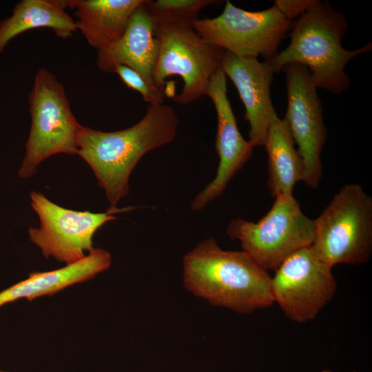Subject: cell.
<instances>
[{
    "label": "cell",
    "mask_w": 372,
    "mask_h": 372,
    "mask_svg": "<svg viewBox=\"0 0 372 372\" xmlns=\"http://www.w3.org/2000/svg\"><path fill=\"white\" fill-rule=\"evenodd\" d=\"M113 73H116L128 87L138 92L149 105L161 104L143 78L133 69L125 65H116Z\"/></svg>",
    "instance_id": "20"
},
{
    "label": "cell",
    "mask_w": 372,
    "mask_h": 372,
    "mask_svg": "<svg viewBox=\"0 0 372 372\" xmlns=\"http://www.w3.org/2000/svg\"><path fill=\"white\" fill-rule=\"evenodd\" d=\"M159 54L153 79L166 96V79L178 76L183 81L175 103L187 105L205 96L212 76L220 68L225 50L202 38L193 27L154 22Z\"/></svg>",
    "instance_id": "7"
},
{
    "label": "cell",
    "mask_w": 372,
    "mask_h": 372,
    "mask_svg": "<svg viewBox=\"0 0 372 372\" xmlns=\"http://www.w3.org/2000/svg\"><path fill=\"white\" fill-rule=\"evenodd\" d=\"M143 3L134 12L123 36L115 43L96 53V66L113 73L116 65H125L138 72L145 81L160 103L165 94L156 87L153 74L159 54V41L155 25Z\"/></svg>",
    "instance_id": "14"
},
{
    "label": "cell",
    "mask_w": 372,
    "mask_h": 372,
    "mask_svg": "<svg viewBox=\"0 0 372 372\" xmlns=\"http://www.w3.org/2000/svg\"><path fill=\"white\" fill-rule=\"evenodd\" d=\"M144 0H65L74 10L77 30L97 52L105 50L124 34L134 12Z\"/></svg>",
    "instance_id": "16"
},
{
    "label": "cell",
    "mask_w": 372,
    "mask_h": 372,
    "mask_svg": "<svg viewBox=\"0 0 372 372\" xmlns=\"http://www.w3.org/2000/svg\"><path fill=\"white\" fill-rule=\"evenodd\" d=\"M31 206L40 220L39 228H30L31 242L46 258L70 265L84 258L93 247L94 234L106 223L116 219L115 213L134 207L109 208L105 212L76 211L56 205L37 192L30 193Z\"/></svg>",
    "instance_id": "9"
},
{
    "label": "cell",
    "mask_w": 372,
    "mask_h": 372,
    "mask_svg": "<svg viewBox=\"0 0 372 372\" xmlns=\"http://www.w3.org/2000/svg\"><path fill=\"white\" fill-rule=\"evenodd\" d=\"M322 372H331V371H329V370H324V371H322Z\"/></svg>",
    "instance_id": "22"
},
{
    "label": "cell",
    "mask_w": 372,
    "mask_h": 372,
    "mask_svg": "<svg viewBox=\"0 0 372 372\" xmlns=\"http://www.w3.org/2000/svg\"><path fill=\"white\" fill-rule=\"evenodd\" d=\"M179 120L172 107L149 105L144 116L128 128L102 132L83 125L78 134V152L104 189L110 208L129 193V178L148 152L174 141Z\"/></svg>",
    "instance_id": "1"
},
{
    "label": "cell",
    "mask_w": 372,
    "mask_h": 372,
    "mask_svg": "<svg viewBox=\"0 0 372 372\" xmlns=\"http://www.w3.org/2000/svg\"><path fill=\"white\" fill-rule=\"evenodd\" d=\"M318 0H276L273 6L287 18L291 21L302 15Z\"/></svg>",
    "instance_id": "21"
},
{
    "label": "cell",
    "mask_w": 372,
    "mask_h": 372,
    "mask_svg": "<svg viewBox=\"0 0 372 372\" xmlns=\"http://www.w3.org/2000/svg\"><path fill=\"white\" fill-rule=\"evenodd\" d=\"M220 68L233 82L245 106L249 141L254 147L264 146L268 129L278 116L270 95L274 72L265 61L239 57L227 51Z\"/></svg>",
    "instance_id": "13"
},
{
    "label": "cell",
    "mask_w": 372,
    "mask_h": 372,
    "mask_svg": "<svg viewBox=\"0 0 372 372\" xmlns=\"http://www.w3.org/2000/svg\"><path fill=\"white\" fill-rule=\"evenodd\" d=\"M274 302L286 316L297 322L316 318L336 292L332 267L312 245L287 258L271 278Z\"/></svg>",
    "instance_id": "10"
},
{
    "label": "cell",
    "mask_w": 372,
    "mask_h": 372,
    "mask_svg": "<svg viewBox=\"0 0 372 372\" xmlns=\"http://www.w3.org/2000/svg\"><path fill=\"white\" fill-rule=\"evenodd\" d=\"M31 126L18 174L28 178L45 159L56 154H76L81 124L73 114L63 85L44 68L36 73L29 94Z\"/></svg>",
    "instance_id": "5"
},
{
    "label": "cell",
    "mask_w": 372,
    "mask_h": 372,
    "mask_svg": "<svg viewBox=\"0 0 372 372\" xmlns=\"http://www.w3.org/2000/svg\"><path fill=\"white\" fill-rule=\"evenodd\" d=\"M292 21L272 6L260 11H247L226 1L222 13L198 19L193 25L207 42L239 57L273 56L289 34Z\"/></svg>",
    "instance_id": "8"
},
{
    "label": "cell",
    "mask_w": 372,
    "mask_h": 372,
    "mask_svg": "<svg viewBox=\"0 0 372 372\" xmlns=\"http://www.w3.org/2000/svg\"><path fill=\"white\" fill-rule=\"evenodd\" d=\"M186 289L214 305L239 313L271 306V277L243 251H225L214 238L200 242L183 258Z\"/></svg>",
    "instance_id": "2"
},
{
    "label": "cell",
    "mask_w": 372,
    "mask_h": 372,
    "mask_svg": "<svg viewBox=\"0 0 372 372\" xmlns=\"http://www.w3.org/2000/svg\"><path fill=\"white\" fill-rule=\"evenodd\" d=\"M227 234L261 267L275 271L292 254L312 245L315 225L293 194L281 195L258 222L231 220Z\"/></svg>",
    "instance_id": "6"
},
{
    "label": "cell",
    "mask_w": 372,
    "mask_h": 372,
    "mask_svg": "<svg viewBox=\"0 0 372 372\" xmlns=\"http://www.w3.org/2000/svg\"><path fill=\"white\" fill-rule=\"evenodd\" d=\"M285 73L287 94L286 123L303 163L302 180L312 189L322 178L321 152L327 140L322 107L308 69L298 63L288 64Z\"/></svg>",
    "instance_id": "11"
},
{
    "label": "cell",
    "mask_w": 372,
    "mask_h": 372,
    "mask_svg": "<svg viewBox=\"0 0 372 372\" xmlns=\"http://www.w3.org/2000/svg\"><path fill=\"white\" fill-rule=\"evenodd\" d=\"M312 247L332 267L366 263L372 254V198L358 184H347L313 219Z\"/></svg>",
    "instance_id": "4"
},
{
    "label": "cell",
    "mask_w": 372,
    "mask_h": 372,
    "mask_svg": "<svg viewBox=\"0 0 372 372\" xmlns=\"http://www.w3.org/2000/svg\"><path fill=\"white\" fill-rule=\"evenodd\" d=\"M220 2L216 0H145L144 6L154 22L193 27L203 8Z\"/></svg>",
    "instance_id": "19"
},
{
    "label": "cell",
    "mask_w": 372,
    "mask_h": 372,
    "mask_svg": "<svg viewBox=\"0 0 372 372\" xmlns=\"http://www.w3.org/2000/svg\"><path fill=\"white\" fill-rule=\"evenodd\" d=\"M347 27L344 16L330 3L318 1L292 23L289 45L265 61L274 73L288 64L304 65L317 88L340 94L350 84L344 72L347 64L372 48L371 43L353 50L344 48L342 41Z\"/></svg>",
    "instance_id": "3"
},
{
    "label": "cell",
    "mask_w": 372,
    "mask_h": 372,
    "mask_svg": "<svg viewBox=\"0 0 372 372\" xmlns=\"http://www.w3.org/2000/svg\"><path fill=\"white\" fill-rule=\"evenodd\" d=\"M283 119L271 122L264 147L268 156L267 185L273 198L292 195L296 184L302 181L303 163Z\"/></svg>",
    "instance_id": "18"
},
{
    "label": "cell",
    "mask_w": 372,
    "mask_h": 372,
    "mask_svg": "<svg viewBox=\"0 0 372 372\" xmlns=\"http://www.w3.org/2000/svg\"><path fill=\"white\" fill-rule=\"evenodd\" d=\"M205 95L211 100L216 112L215 149L219 163L214 178L192 200V211L202 210L223 194L230 180L249 159L254 147L239 131L227 96L226 75L221 68L212 76Z\"/></svg>",
    "instance_id": "12"
},
{
    "label": "cell",
    "mask_w": 372,
    "mask_h": 372,
    "mask_svg": "<svg viewBox=\"0 0 372 372\" xmlns=\"http://www.w3.org/2000/svg\"><path fill=\"white\" fill-rule=\"evenodd\" d=\"M354 372H355V371H354Z\"/></svg>",
    "instance_id": "24"
},
{
    "label": "cell",
    "mask_w": 372,
    "mask_h": 372,
    "mask_svg": "<svg viewBox=\"0 0 372 372\" xmlns=\"http://www.w3.org/2000/svg\"><path fill=\"white\" fill-rule=\"evenodd\" d=\"M66 8L65 0H22L17 3L11 16L0 20V53L12 39L32 29L48 28L60 38L71 37L77 29Z\"/></svg>",
    "instance_id": "17"
},
{
    "label": "cell",
    "mask_w": 372,
    "mask_h": 372,
    "mask_svg": "<svg viewBox=\"0 0 372 372\" xmlns=\"http://www.w3.org/2000/svg\"><path fill=\"white\" fill-rule=\"evenodd\" d=\"M0 372H10V371H6L0 370Z\"/></svg>",
    "instance_id": "23"
},
{
    "label": "cell",
    "mask_w": 372,
    "mask_h": 372,
    "mask_svg": "<svg viewBox=\"0 0 372 372\" xmlns=\"http://www.w3.org/2000/svg\"><path fill=\"white\" fill-rule=\"evenodd\" d=\"M112 262L110 254L93 248L82 260L65 267L44 272H32L28 278L0 292V307L19 299L32 300L52 296L72 285L94 278L107 270Z\"/></svg>",
    "instance_id": "15"
}]
</instances>
